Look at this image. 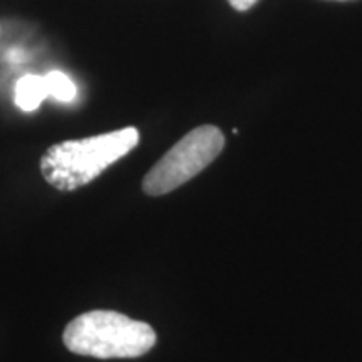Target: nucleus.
Wrapping results in <instances>:
<instances>
[{
  "instance_id": "1",
  "label": "nucleus",
  "mask_w": 362,
  "mask_h": 362,
  "mask_svg": "<svg viewBox=\"0 0 362 362\" xmlns=\"http://www.w3.org/2000/svg\"><path fill=\"white\" fill-rule=\"evenodd\" d=\"M138 143L139 131L136 128L57 143L40 158V171L51 187L72 192L96 180L107 166L138 146Z\"/></svg>"
},
{
  "instance_id": "2",
  "label": "nucleus",
  "mask_w": 362,
  "mask_h": 362,
  "mask_svg": "<svg viewBox=\"0 0 362 362\" xmlns=\"http://www.w3.org/2000/svg\"><path fill=\"white\" fill-rule=\"evenodd\" d=\"M71 352L98 359L139 357L156 344V332L141 320L115 310H89L76 317L64 330Z\"/></svg>"
},
{
  "instance_id": "3",
  "label": "nucleus",
  "mask_w": 362,
  "mask_h": 362,
  "mask_svg": "<svg viewBox=\"0 0 362 362\" xmlns=\"http://www.w3.org/2000/svg\"><path fill=\"white\" fill-rule=\"evenodd\" d=\"M225 136L216 126L203 124L185 134L143 180V192L161 197L173 192L198 173L223 151Z\"/></svg>"
},
{
  "instance_id": "4",
  "label": "nucleus",
  "mask_w": 362,
  "mask_h": 362,
  "mask_svg": "<svg viewBox=\"0 0 362 362\" xmlns=\"http://www.w3.org/2000/svg\"><path fill=\"white\" fill-rule=\"evenodd\" d=\"M51 96L45 76L27 74L17 81L16 104L22 111H35L45 98Z\"/></svg>"
},
{
  "instance_id": "5",
  "label": "nucleus",
  "mask_w": 362,
  "mask_h": 362,
  "mask_svg": "<svg viewBox=\"0 0 362 362\" xmlns=\"http://www.w3.org/2000/svg\"><path fill=\"white\" fill-rule=\"evenodd\" d=\"M45 79H47L49 84V93H51V96L56 98L57 101L71 103L72 99L76 98V94H78L76 84L72 83L69 76H66L64 72L51 71L49 74H45Z\"/></svg>"
},
{
  "instance_id": "6",
  "label": "nucleus",
  "mask_w": 362,
  "mask_h": 362,
  "mask_svg": "<svg viewBox=\"0 0 362 362\" xmlns=\"http://www.w3.org/2000/svg\"><path fill=\"white\" fill-rule=\"evenodd\" d=\"M257 2H259V0H228L230 6H232L235 11H238V12L248 11V8L255 6Z\"/></svg>"
},
{
  "instance_id": "7",
  "label": "nucleus",
  "mask_w": 362,
  "mask_h": 362,
  "mask_svg": "<svg viewBox=\"0 0 362 362\" xmlns=\"http://www.w3.org/2000/svg\"><path fill=\"white\" fill-rule=\"evenodd\" d=\"M341 2H344V0H341Z\"/></svg>"
}]
</instances>
